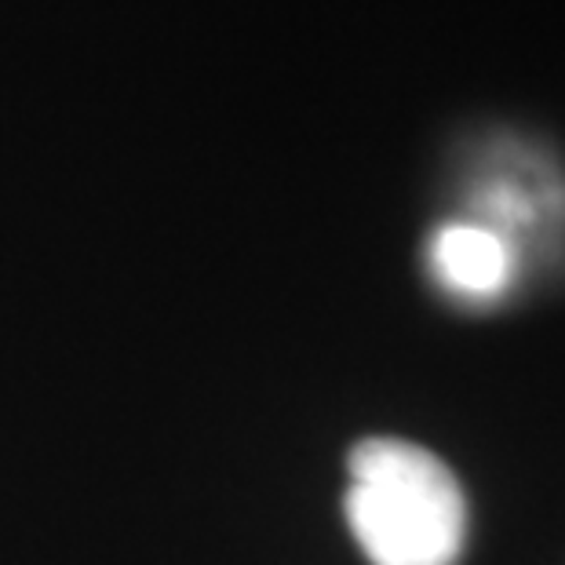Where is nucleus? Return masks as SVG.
I'll return each mask as SVG.
<instances>
[{
	"label": "nucleus",
	"instance_id": "1",
	"mask_svg": "<svg viewBox=\"0 0 565 565\" xmlns=\"http://www.w3.org/2000/svg\"><path fill=\"white\" fill-rule=\"evenodd\" d=\"M347 471V525L372 565L460 562L467 497L441 456L405 438H365Z\"/></svg>",
	"mask_w": 565,
	"mask_h": 565
},
{
	"label": "nucleus",
	"instance_id": "2",
	"mask_svg": "<svg viewBox=\"0 0 565 565\" xmlns=\"http://www.w3.org/2000/svg\"><path fill=\"white\" fill-rule=\"evenodd\" d=\"M522 252L497 231L456 215L445 220L427 242V270L456 303H497L522 274Z\"/></svg>",
	"mask_w": 565,
	"mask_h": 565
}]
</instances>
